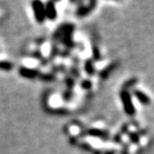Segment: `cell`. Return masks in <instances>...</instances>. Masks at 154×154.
Returning <instances> with one entry per match:
<instances>
[{
  "label": "cell",
  "instance_id": "6da1fadb",
  "mask_svg": "<svg viewBox=\"0 0 154 154\" xmlns=\"http://www.w3.org/2000/svg\"><path fill=\"white\" fill-rule=\"evenodd\" d=\"M120 97H121L125 112L127 113L129 116H133L135 114V107L133 105V102H132V99H131V96H130V94H129V92L126 90H122L121 93H120Z\"/></svg>",
  "mask_w": 154,
  "mask_h": 154
},
{
  "label": "cell",
  "instance_id": "7a4b0ae2",
  "mask_svg": "<svg viewBox=\"0 0 154 154\" xmlns=\"http://www.w3.org/2000/svg\"><path fill=\"white\" fill-rule=\"evenodd\" d=\"M32 9L34 12V17L37 20V22L42 23L44 22L46 19V15H45V6L43 5L42 2L40 1H34L32 2Z\"/></svg>",
  "mask_w": 154,
  "mask_h": 154
},
{
  "label": "cell",
  "instance_id": "3957f363",
  "mask_svg": "<svg viewBox=\"0 0 154 154\" xmlns=\"http://www.w3.org/2000/svg\"><path fill=\"white\" fill-rule=\"evenodd\" d=\"M45 15L49 20H54L57 17V11L53 2H47L45 5Z\"/></svg>",
  "mask_w": 154,
  "mask_h": 154
},
{
  "label": "cell",
  "instance_id": "277c9868",
  "mask_svg": "<svg viewBox=\"0 0 154 154\" xmlns=\"http://www.w3.org/2000/svg\"><path fill=\"white\" fill-rule=\"evenodd\" d=\"M38 72H39L38 70L27 68V67H21L19 69V71H18V73L22 77H24V78H29V79H32L37 76Z\"/></svg>",
  "mask_w": 154,
  "mask_h": 154
},
{
  "label": "cell",
  "instance_id": "5b68a950",
  "mask_svg": "<svg viewBox=\"0 0 154 154\" xmlns=\"http://www.w3.org/2000/svg\"><path fill=\"white\" fill-rule=\"evenodd\" d=\"M95 5H96V2L93 1V2L89 3V5H87V6H81V7L77 10L76 14L78 15L79 17H84V16H86V15H88L89 13H90L92 10H93Z\"/></svg>",
  "mask_w": 154,
  "mask_h": 154
},
{
  "label": "cell",
  "instance_id": "8992f818",
  "mask_svg": "<svg viewBox=\"0 0 154 154\" xmlns=\"http://www.w3.org/2000/svg\"><path fill=\"white\" fill-rule=\"evenodd\" d=\"M133 94H134V96L136 97V99L138 101H140L143 105H148V104L150 103V98L147 96L143 91L135 89V90L133 91Z\"/></svg>",
  "mask_w": 154,
  "mask_h": 154
},
{
  "label": "cell",
  "instance_id": "52a82bcc",
  "mask_svg": "<svg viewBox=\"0 0 154 154\" xmlns=\"http://www.w3.org/2000/svg\"><path fill=\"white\" fill-rule=\"evenodd\" d=\"M88 133L94 137L106 138V132H104L102 130H98V129H91V130H89Z\"/></svg>",
  "mask_w": 154,
  "mask_h": 154
},
{
  "label": "cell",
  "instance_id": "ba28073f",
  "mask_svg": "<svg viewBox=\"0 0 154 154\" xmlns=\"http://www.w3.org/2000/svg\"><path fill=\"white\" fill-rule=\"evenodd\" d=\"M85 70H86V72H87L89 75H93L94 74V66H93V64H92V62L90 60L86 61Z\"/></svg>",
  "mask_w": 154,
  "mask_h": 154
},
{
  "label": "cell",
  "instance_id": "9c48e42d",
  "mask_svg": "<svg viewBox=\"0 0 154 154\" xmlns=\"http://www.w3.org/2000/svg\"><path fill=\"white\" fill-rule=\"evenodd\" d=\"M13 68V64L7 61H0V69L3 70H10Z\"/></svg>",
  "mask_w": 154,
  "mask_h": 154
}]
</instances>
